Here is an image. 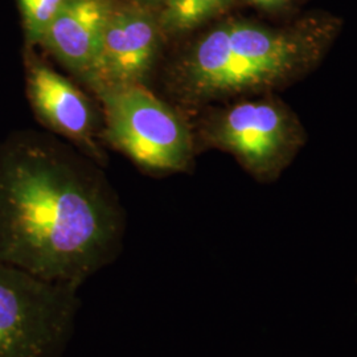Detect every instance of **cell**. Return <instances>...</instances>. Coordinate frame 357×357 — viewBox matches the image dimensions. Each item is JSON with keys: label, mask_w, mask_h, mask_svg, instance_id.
Listing matches in <instances>:
<instances>
[{"label": "cell", "mask_w": 357, "mask_h": 357, "mask_svg": "<svg viewBox=\"0 0 357 357\" xmlns=\"http://www.w3.org/2000/svg\"><path fill=\"white\" fill-rule=\"evenodd\" d=\"M125 231L110 185L38 139L0 153V264L78 287L114 261Z\"/></svg>", "instance_id": "obj_1"}, {"label": "cell", "mask_w": 357, "mask_h": 357, "mask_svg": "<svg viewBox=\"0 0 357 357\" xmlns=\"http://www.w3.org/2000/svg\"><path fill=\"white\" fill-rule=\"evenodd\" d=\"M342 22L326 13L281 24L228 17L200 33L172 68L183 102H212L286 88L314 70L330 51Z\"/></svg>", "instance_id": "obj_2"}, {"label": "cell", "mask_w": 357, "mask_h": 357, "mask_svg": "<svg viewBox=\"0 0 357 357\" xmlns=\"http://www.w3.org/2000/svg\"><path fill=\"white\" fill-rule=\"evenodd\" d=\"M77 291L0 264V357H61L79 308Z\"/></svg>", "instance_id": "obj_3"}, {"label": "cell", "mask_w": 357, "mask_h": 357, "mask_svg": "<svg viewBox=\"0 0 357 357\" xmlns=\"http://www.w3.org/2000/svg\"><path fill=\"white\" fill-rule=\"evenodd\" d=\"M106 138L137 165L156 172L185 171L193 158L188 125L144 85L105 86Z\"/></svg>", "instance_id": "obj_4"}, {"label": "cell", "mask_w": 357, "mask_h": 357, "mask_svg": "<svg viewBox=\"0 0 357 357\" xmlns=\"http://www.w3.org/2000/svg\"><path fill=\"white\" fill-rule=\"evenodd\" d=\"M203 135L262 181L278 178L306 141L293 110L266 94L218 110L205 122Z\"/></svg>", "instance_id": "obj_5"}, {"label": "cell", "mask_w": 357, "mask_h": 357, "mask_svg": "<svg viewBox=\"0 0 357 357\" xmlns=\"http://www.w3.org/2000/svg\"><path fill=\"white\" fill-rule=\"evenodd\" d=\"M163 38L158 8L135 0H115L98 56L84 81L93 90L144 85Z\"/></svg>", "instance_id": "obj_6"}, {"label": "cell", "mask_w": 357, "mask_h": 357, "mask_svg": "<svg viewBox=\"0 0 357 357\" xmlns=\"http://www.w3.org/2000/svg\"><path fill=\"white\" fill-rule=\"evenodd\" d=\"M26 89L40 119L94 156H100L94 142L96 113L81 90L38 60L28 66Z\"/></svg>", "instance_id": "obj_7"}, {"label": "cell", "mask_w": 357, "mask_h": 357, "mask_svg": "<svg viewBox=\"0 0 357 357\" xmlns=\"http://www.w3.org/2000/svg\"><path fill=\"white\" fill-rule=\"evenodd\" d=\"M115 0H65L40 45L77 76L89 75Z\"/></svg>", "instance_id": "obj_8"}, {"label": "cell", "mask_w": 357, "mask_h": 357, "mask_svg": "<svg viewBox=\"0 0 357 357\" xmlns=\"http://www.w3.org/2000/svg\"><path fill=\"white\" fill-rule=\"evenodd\" d=\"M237 0H166L159 8L165 36H178L205 26L228 13Z\"/></svg>", "instance_id": "obj_9"}, {"label": "cell", "mask_w": 357, "mask_h": 357, "mask_svg": "<svg viewBox=\"0 0 357 357\" xmlns=\"http://www.w3.org/2000/svg\"><path fill=\"white\" fill-rule=\"evenodd\" d=\"M26 43L40 45L45 32L64 6L65 0H17Z\"/></svg>", "instance_id": "obj_10"}, {"label": "cell", "mask_w": 357, "mask_h": 357, "mask_svg": "<svg viewBox=\"0 0 357 357\" xmlns=\"http://www.w3.org/2000/svg\"><path fill=\"white\" fill-rule=\"evenodd\" d=\"M245 4L270 16H289L295 11V0H243Z\"/></svg>", "instance_id": "obj_11"}, {"label": "cell", "mask_w": 357, "mask_h": 357, "mask_svg": "<svg viewBox=\"0 0 357 357\" xmlns=\"http://www.w3.org/2000/svg\"><path fill=\"white\" fill-rule=\"evenodd\" d=\"M135 1H139L142 4H146V6H150V7L159 10L165 4L166 0H135Z\"/></svg>", "instance_id": "obj_12"}]
</instances>
